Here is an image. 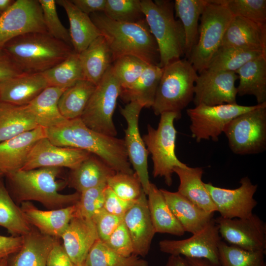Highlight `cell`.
Returning a JSON list of instances; mask_svg holds the SVG:
<instances>
[{
    "label": "cell",
    "mask_w": 266,
    "mask_h": 266,
    "mask_svg": "<svg viewBox=\"0 0 266 266\" xmlns=\"http://www.w3.org/2000/svg\"><path fill=\"white\" fill-rule=\"evenodd\" d=\"M163 68L152 106L154 113L156 115L166 112L181 114L193 101L198 73L185 58L173 61Z\"/></svg>",
    "instance_id": "cell-6"
},
{
    "label": "cell",
    "mask_w": 266,
    "mask_h": 266,
    "mask_svg": "<svg viewBox=\"0 0 266 266\" xmlns=\"http://www.w3.org/2000/svg\"><path fill=\"white\" fill-rule=\"evenodd\" d=\"M41 7L44 24L47 32L54 38L72 46L69 30L61 23L55 0H38Z\"/></svg>",
    "instance_id": "cell-48"
},
{
    "label": "cell",
    "mask_w": 266,
    "mask_h": 266,
    "mask_svg": "<svg viewBox=\"0 0 266 266\" xmlns=\"http://www.w3.org/2000/svg\"><path fill=\"white\" fill-rule=\"evenodd\" d=\"M66 89L48 86L26 105L38 126L51 128L67 120L62 116L58 107L59 100Z\"/></svg>",
    "instance_id": "cell-31"
},
{
    "label": "cell",
    "mask_w": 266,
    "mask_h": 266,
    "mask_svg": "<svg viewBox=\"0 0 266 266\" xmlns=\"http://www.w3.org/2000/svg\"><path fill=\"white\" fill-rule=\"evenodd\" d=\"M38 127L26 105L18 106L0 102V143Z\"/></svg>",
    "instance_id": "cell-36"
},
{
    "label": "cell",
    "mask_w": 266,
    "mask_h": 266,
    "mask_svg": "<svg viewBox=\"0 0 266 266\" xmlns=\"http://www.w3.org/2000/svg\"><path fill=\"white\" fill-rule=\"evenodd\" d=\"M235 72L239 79L237 95H253L258 104L266 102V54L250 60Z\"/></svg>",
    "instance_id": "cell-28"
},
{
    "label": "cell",
    "mask_w": 266,
    "mask_h": 266,
    "mask_svg": "<svg viewBox=\"0 0 266 266\" xmlns=\"http://www.w3.org/2000/svg\"></svg>",
    "instance_id": "cell-62"
},
{
    "label": "cell",
    "mask_w": 266,
    "mask_h": 266,
    "mask_svg": "<svg viewBox=\"0 0 266 266\" xmlns=\"http://www.w3.org/2000/svg\"><path fill=\"white\" fill-rule=\"evenodd\" d=\"M223 133L230 149L235 154L264 152L266 148V102L233 119Z\"/></svg>",
    "instance_id": "cell-9"
},
{
    "label": "cell",
    "mask_w": 266,
    "mask_h": 266,
    "mask_svg": "<svg viewBox=\"0 0 266 266\" xmlns=\"http://www.w3.org/2000/svg\"><path fill=\"white\" fill-rule=\"evenodd\" d=\"M76 266H87V265L86 264V262H85V261L84 262L77 265Z\"/></svg>",
    "instance_id": "cell-60"
},
{
    "label": "cell",
    "mask_w": 266,
    "mask_h": 266,
    "mask_svg": "<svg viewBox=\"0 0 266 266\" xmlns=\"http://www.w3.org/2000/svg\"></svg>",
    "instance_id": "cell-63"
},
{
    "label": "cell",
    "mask_w": 266,
    "mask_h": 266,
    "mask_svg": "<svg viewBox=\"0 0 266 266\" xmlns=\"http://www.w3.org/2000/svg\"><path fill=\"white\" fill-rule=\"evenodd\" d=\"M187 266H221L205 259L184 258Z\"/></svg>",
    "instance_id": "cell-56"
},
{
    "label": "cell",
    "mask_w": 266,
    "mask_h": 266,
    "mask_svg": "<svg viewBox=\"0 0 266 266\" xmlns=\"http://www.w3.org/2000/svg\"><path fill=\"white\" fill-rule=\"evenodd\" d=\"M120 89L111 66L96 85L80 118L86 126L100 133L116 137L117 132L113 116Z\"/></svg>",
    "instance_id": "cell-10"
},
{
    "label": "cell",
    "mask_w": 266,
    "mask_h": 266,
    "mask_svg": "<svg viewBox=\"0 0 266 266\" xmlns=\"http://www.w3.org/2000/svg\"><path fill=\"white\" fill-rule=\"evenodd\" d=\"M48 86L41 73H23L0 82V102L26 105Z\"/></svg>",
    "instance_id": "cell-24"
},
{
    "label": "cell",
    "mask_w": 266,
    "mask_h": 266,
    "mask_svg": "<svg viewBox=\"0 0 266 266\" xmlns=\"http://www.w3.org/2000/svg\"><path fill=\"white\" fill-rule=\"evenodd\" d=\"M238 78L233 71L205 69L198 73L193 100L195 105L236 103L237 92L235 82Z\"/></svg>",
    "instance_id": "cell-16"
},
{
    "label": "cell",
    "mask_w": 266,
    "mask_h": 266,
    "mask_svg": "<svg viewBox=\"0 0 266 266\" xmlns=\"http://www.w3.org/2000/svg\"><path fill=\"white\" fill-rule=\"evenodd\" d=\"M147 204L156 233L182 236L185 231L168 206L160 189L150 183Z\"/></svg>",
    "instance_id": "cell-35"
},
{
    "label": "cell",
    "mask_w": 266,
    "mask_h": 266,
    "mask_svg": "<svg viewBox=\"0 0 266 266\" xmlns=\"http://www.w3.org/2000/svg\"><path fill=\"white\" fill-rule=\"evenodd\" d=\"M165 266H187L185 258L180 256L170 255Z\"/></svg>",
    "instance_id": "cell-57"
},
{
    "label": "cell",
    "mask_w": 266,
    "mask_h": 266,
    "mask_svg": "<svg viewBox=\"0 0 266 266\" xmlns=\"http://www.w3.org/2000/svg\"><path fill=\"white\" fill-rule=\"evenodd\" d=\"M61 238L67 254L76 265L84 262L99 236L92 219L75 216L70 221Z\"/></svg>",
    "instance_id": "cell-21"
},
{
    "label": "cell",
    "mask_w": 266,
    "mask_h": 266,
    "mask_svg": "<svg viewBox=\"0 0 266 266\" xmlns=\"http://www.w3.org/2000/svg\"><path fill=\"white\" fill-rule=\"evenodd\" d=\"M91 155L81 149L57 146L46 137L34 144L21 169L57 167H67L72 170L78 167Z\"/></svg>",
    "instance_id": "cell-18"
},
{
    "label": "cell",
    "mask_w": 266,
    "mask_h": 266,
    "mask_svg": "<svg viewBox=\"0 0 266 266\" xmlns=\"http://www.w3.org/2000/svg\"><path fill=\"white\" fill-rule=\"evenodd\" d=\"M46 137L45 128L38 126L0 143V171L4 175L21 169L28 156L39 140Z\"/></svg>",
    "instance_id": "cell-22"
},
{
    "label": "cell",
    "mask_w": 266,
    "mask_h": 266,
    "mask_svg": "<svg viewBox=\"0 0 266 266\" xmlns=\"http://www.w3.org/2000/svg\"><path fill=\"white\" fill-rule=\"evenodd\" d=\"M220 47H233L266 52V24L233 16Z\"/></svg>",
    "instance_id": "cell-23"
},
{
    "label": "cell",
    "mask_w": 266,
    "mask_h": 266,
    "mask_svg": "<svg viewBox=\"0 0 266 266\" xmlns=\"http://www.w3.org/2000/svg\"><path fill=\"white\" fill-rule=\"evenodd\" d=\"M262 54H266V52L247 48L220 47L206 69L235 72L245 63Z\"/></svg>",
    "instance_id": "cell-39"
},
{
    "label": "cell",
    "mask_w": 266,
    "mask_h": 266,
    "mask_svg": "<svg viewBox=\"0 0 266 266\" xmlns=\"http://www.w3.org/2000/svg\"><path fill=\"white\" fill-rule=\"evenodd\" d=\"M106 183L89 189L82 192L75 203L76 216L92 219L94 215L103 208L104 191Z\"/></svg>",
    "instance_id": "cell-47"
},
{
    "label": "cell",
    "mask_w": 266,
    "mask_h": 266,
    "mask_svg": "<svg viewBox=\"0 0 266 266\" xmlns=\"http://www.w3.org/2000/svg\"><path fill=\"white\" fill-rule=\"evenodd\" d=\"M78 54L85 79L97 85L113 62L105 38L98 37Z\"/></svg>",
    "instance_id": "cell-30"
},
{
    "label": "cell",
    "mask_w": 266,
    "mask_h": 266,
    "mask_svg": "<svg viewBox=\"0 0 266 266\" xmlns=\"http://www.w3.org/2000/svg\"><path fill=\"white\" fill-rule=\"evenodd\" d=\"M47 32L38 0H16L0 16V48L20 35Z\"/></svg>",
    "instance_id": "cell-12"
},
{
    "label": "cell",
    "mask_w": 266,
    "mask_h": 266,
    "mask_svg": "<svg viewBox=\"0 0 266 266\" xmlns=\"http://www.w3.org/2000/svg\"><path fill=\"white\" fill-rule=\"evenodd\" d=\"M221 238L230 245L248 251H266V224L252 214L244 218L215 219Z\"/></svg>",
    "instance_id": "cell-15"
},
{
    "label": "cell",
    "mask_w": 266,
    "mask_h": 266,
    "mask_svg": "<svg viewBox=\"0 0 266 266\" xmlns=\"http://www.w3.org/2000/svg\"><path fill=\"white\" fill-rule=\"evenodd\" d=\"M103 242L109 249L119 255L129 257L133 254L131 238L123 221L108 239Z\"/></svg>",
    "instance_id": "cell-49"
},
{
    "label": "cell",
    "mask_w": 266,
    "mask_h": 266,
    "mask_svg": "<svg viewBox=\"0 0 266 266\" xmlns=\"http://www.w3.org/2000/svg\"><path fill=\"white\" fill-rule=\"evenodd\" d=\"M218 252L221 266H266V251H248L221 241Z\"/></svg>",
    "instance_id": "cell-42"
},
{
    "label": "cell",
    "mask_w": 266,
    "mask_h": 266,
    "mask_svg": "<svg viewBox=\"0 0 266 266\" xmlns=\"http://www.w3.org/2000/svg\"><path fill=\"white\" fill-rule=\"evenodd\" d=\"M160 190L185 232L195 233L213 218L214 213L201 209L177 192H172L163 189Z\"/></svg>",
    "instance_id": "cell-26"
},
{
    "label": "cell",
    "mask_w": 266,
    "mask_h": 266,
    "mask_svg": "<svg viewBox=\"0 0 266 266\" xmlns=\"http://www.w3.org/2000/svg\"><path fill=\"white\" fill-rule=\"evenodd\" d=\"M148 65L136 57L127 55L114 61L111 68L121 88H126L140 77Z\"/></svg>",
    "instance_id": "cell-44"
},
{
    "label": "cell",
    "mask_w": 266,
    "mask_h": 266,
    "mask_svg": "<svg viewBox=\"0 0 266 266\" xmlns=\"http://www.w3.org/2000/svg\"><path fill=\"white\" fill-rule=\"evenodd\" d=\"M40 73L49 86L64 89L85 79L79 54L74 51L60 63Z\"/></svg>",
    "instance_id": "cell-40"
},
{
    "label": "cell",
    "mask_w": 266,
    "mask_h": 266,
    "mask_svg": "<svg viewBox=\"0 0 266 266\" xmlns=\"http://www.w3.org/2000/svg\"><path fill=\"white\" fill-rule=\"evenodd\" d=\"M106 184L117 196L125 200L134 201L144 192L135 172H115L107 179Z\"/></svg>",
    "instance_id": "cell-45"
},
{
    "label": "cell",
    "mask_w": 266,
    "mask_h": 266,
    "mask_svg": "<svg viewBox=\"0 0 266 266\" xmlns=\"http://www.w3.org/2000/svg\"><path fill=\"white\" fill-rule=\"evenodd\" d=\"M21 203V210L31 226L41 233L58 239L76 216L75 204L60 209L43 210L30 201Z\"/></svg>",
    "instance_id": "cell-20"
},
{
    "label": "cell",
    "mask_w": 266,
    "mask_h": 266,
    "mask_svg": "<svg viewBox=\"0 0 266 266\" xmlns=\"http://www.w3.org/2000/svg\"><path fill=\"white\" fill-rule=\"evenodd\" d=\"M61 173L60 167H44L19 169L4 175L17 201H38L50 210L74 204L80 198V194L77 192L70 194L59 192L67 184V181L58 180Z\"/></svg>",
    "instance_id": "cell-2"
},
{
    "label": "cell",
    "mask_w": 266,
    "mask_h": 266,
    "mask_svg": "<svg viewBox=\"0 0 266 266\" xmlns=\"http://www.w3.org/2000/svg\"><path fill=\"white\" fill-rule=\"evenodd\" d=\"M92 220L95 224L99 238L104 241L123 221V217L109 213L102 208L94 215Z\"/></svg>",
    "instance_id": "cell-50"
},
{
    "label": "cell",
    "mask_w": 266,
    "mask_h": 266,
    "mask_svg": "<svg viewBox=\"0 0 266 266\" xmlns=\"http://www.w3.org/2000/svg\"><path fill=\"white\" fill-rule=\"evenodd\" d=\"M23 236L21 248L8 257L7 266H46L48 255L58 239L33 228Z\"/></svg>",
    "instance_id": "cell-25"
},
{
    "label": "cell",
    "mask_w": 266,
    "mask_h": 266,
    "mask_svg": "<svg viewBox=\"0 0 266 266\" xmlns=\"http://www.w3.org/2000/svg\"><path fill=\"white\" fill-rule=\"evenodd\" d=\"M0 226L11 235L23 236L33 227L28 222L20 207L14 202L0 177Z\"/></svg>",
    "instance_id": "cell-38"
},
{
    "label": "cell",
    "mask_w": 266,
    "mask_h": 266,
    "mask_svg": "<svg viewBox=\"0 0 266 266\" xmlns=\"http://www.w3.org/2000/svg\"><path fill=\"white\" fill-rule=\"evenodd\" d=\"M179 179L177 192L205 211L214 213L216 207L202 180L203 173L201 167L173 168Z\"/></svg>",
    "instance_id": "cell-29"
},
{
    "label": "cell",
    "mask_w": 266,
    "mask_h": 266,
    "mask_svg": "<svg viewBox=\"0 0 266 266\" xmlns=\"http://www.w3.org/2000/svg\"><path fill=\"white\" fill-rule=\"evenodd\" d=\"M89 16L105 38L113 62L121 57L131 55L148 65L159 66L158 46L145 20L135 23H121L110 19L103 12Z\"/></svg>",
    "instance_id": "cell-3"
},
{
    "label": "cell",
    "mask_w": 266,
    "mask_h": 266,
    "mask_svg": "<svg viewBox=\"0 0 266 266\" xmlns=\"http://www.w3.org/2000/svg\"><path fill=\"white\" fill-rule=\"evenodd\" d=\"M133 244V255L146 256L156 232L151 218L147 195L143 192L123 216Z\"/></svg>",
    "instance_id": "cell-19"
},
{
    "label": "cell",
    "mask_w": 266,
    "mask_h": 266,
    "mask_svg": "<svg viewBox=\"0 0 266 266\" xmlns=\"http://www.w3.org/2000/svg\"><path fill=\"white\" fill-rule=\"evenodd\" d=\"M65 9L69 22V30L73 49L77 54L84 50L98 37L102 35L89 15L76 7L70 0H57Z\"/></svg>",
    "instance_id": "cell-27"
},
{
    "label": "cell",
    "mask_w": 266,
    "mask_h": 266,
    "mask_svg": "<svg viewBox=\"0 0 266 266\" xmlns=\"http://www.w3.org/2000/svg\"><path fill=\"white\" fill-rule=\"evenodd\" d=\"M240 185L234 189L220 188L211 183H205L216 211L224 218H244L253 214V210L257 205L254 198L258 185L252 183L247 177H242Z\"/></svg>",
    "instance_id": "cell-14"
},
{
    "label": "cell",
    "mask_w": 266,
    "mask_h": 266,
    "mask_svg": "<svg viewBox=\"0 0 266 266\" xmlns=\"http://www.w3.org/2000/svg\"><path fill=\"white\" fill-rule=\"evenodd\" d=\"M116 172L98 157L92 154L75 169L70 170L67 184L76 192H81L106 183Z\"/></svg>",
    "instance_id": "cell-32"
},
{
    "label": "cell",
    "mask_w": 266,
    "mask_h": 266,
    "mask_svg": "<svg viewBox=\"0 0 266 266\" xmlns=\"http://www.w3.org/2000/svg\"><path fill=\"white\" fill-rule=\"evenodd\" d=\"M46 266H76L66 252L63 244L57 239L48 255Z\"/></svg>",
    "instance_id": "cell-53"
},
{
    "label": "cell",
    "mask_w": 266,
    "mask_h": 266,
    "mask_svg": "<svg viewBox=\"0 0 266 266\" xmlns=\"http://www.w3.org/2000/svg\"><path fill=\"white\" fill-rule=\"evenodd\" d=\"M85 262L87 266H149L138 256L125 257L115 252L98 239L90 249Z\"/></svg>",
    "instance_id": "cell-41"
},
{
    "label": "cell",
    "mask_w": 266,
    "mask_h": 266,
    "mask_svg": "<svg viewBox=\"0 0 266 266\" xmlns=\"http://www.w3.org/2000/svg\"><path fill=\"white\" fill-rule=\"evenodd\" d=\"M257 106L242 105L237 103L213 106L200 104L188 109L187 114L191 121L192 136L198 142L209 139L217 141L231 120Z\"/></svg>",
    "instance_id": "cell-11"
},
{
    "label": "cell",
    "mask_w": 266,
    "mask_h": 266,
    "mask_svg": "<svg viewBox=\"0 0 266 266\" xmlns=\"http://www.w3.org/2000/svg\"><path fill=\"white\" fill-rule=\"evenodd\" d=\"M208 0H175V16L181 22L185 34V59L189 60L199 37V22Z\"/></svg>",
    "instance_id": "cell-33"
},
{
    "label": "cell",
    "mask_w": 266,
    "mask_h": 266,
    "mask_svg": "<svg viewBox=\"0 0 266 266\" xmlns=\"http://www.w3.org/2000/svg\"><path fill=\"white\" fill-rule=\"evenodd\" d=\"M24 73H40L60 63L74 52L73 48L48 32L17 36L2 48Z\"/></svg>",
    "instance_id": "cell-4"
},
{
    "label": "cell",
    "mask_w": 266,
    "mask_h": 266,
    "mask_svg": "<svg viewBox=\"0 0 266 266\" xmlns=\"http://www.w3.org/2000/svg\"><path fill=\"white\" fill-rule=\"evenodd\" d=\"M3 175H4V174L1 171H0V177H2Z\"/></svg>",
    "instance_id": "cell-61"
},
{
    "label": "cell",
    "mask_w": 266,
    "mask_h": 266,
    "mask_svg": "<svg viewBox=\"0 0 266 266\" xmlns=\"http://www.w3.org/2000/svg\"><path fill=\"white\" fill-rule=\"evenodd\" d=\"M53 144L86 151L100 158L116 172L133 174L123 139L100 133L86 126L80 118L45 129Z\"/></svg>",
    "instance_id": "cell-1"
},
{
    "label": "cell",
    "mask_w": 266,
    "mask_h": 266,
    "mask_svg": "<svg viewBox=\"0 0 266 266\" xmlns=\"http://www.w3.org/2000/svg\"><path fill=\"white\" fill-rule=\"evenodd\" d=\"M135 200L128 201L121 199L107 186L104 191L103 208L109 213L123 217Z\"/></svg>",
    "instance_id": "cell-51"
},
{
    "label": "cell",
    "mask_w": 266,
    "mask_h": 266,
    "mask_svg": "<svg viewBox=\"0 0 266 266\" xmlns=\"http://www.w3.org/2000/svg\"><path fill=\"white\" fill-rule=\"evenodd\" d=\"M96 87V85L84 79L66 89L58 102L62 116L67 120L80 118Z\"/></svg>",
    "instance_id": "cell-37"
},
{
    "label": "cell",
    "mask_w": 266,
    "mask_h": 266,
    "mask_svg": "<svg viewBox=\"0 0 266 266\" xmlns=\"http://www.w3.org/2000/svg\"><path fill=\"white\" fill-rule=\"evenodd\" d=\"M24 73L3 48H0V82Z\"/></svg>",
    "instance_id": "cell-52"
},
{
    "label": "cell",
    "mask_w": 266,
    "mask_h": 266,
    "mask_svg": "<svg viewBox=\"0 0 266 266\" xmlns=\"http://www.w3.org/2000/svg\"><path fill=\"white\" fill-rule=\"evenodd\" d=\"M143 106L137 101H132L120 109L121 114L127 123L124 141L128 159L133 166L143 190L147 195L150 184L148 170L149 154L138 128V119Z\"/></svg>",
    "instance_id": "cell-17"
},
{
    "label": "cell",
    "mask_w": 266,
    "mask_h": 266,
    "mask_svg": "<svg viewBox=\"0 0 266 266\" xmlns=\"http://www.w3.org/2000/svg\"><path fill=\"white\" fill-rule=\"evenodd\" d=\"M104 14L114 21L135 23L145 20L140 0H106Z\"/></svg>",
    "instance_id": "cell-43"
},
{
    "label": "cell",
    "mask_w": 266,
    "mask_h": 266,
    "mask_svg": "<svg viewBox=\"0 0 266 266\" xmlns=\"http://www.w3.org/2000/svg\"><path fill=\"white\" fill-rule=\"evenodd\" d=\"M158 128L147 126V133L142 139L153 163L152 174L154 177H161L170 186L172 183V175L175 167L186 168L188 166L177 158L175 153L177 131L175 120L181 114L173 112L162 113Z\"/></svg>",
    "instance_id": "cell-7"
},
{
    "label": "cell",
    "mask_w": 266,
    "mask_h": 266,
    "mask_svg": "<svg viewBox=\"0 0 266 266\" xmlns=\"http://www.w3.org/2000/svg\"><path fill=\"white\" fill-rule=\"evenodd\" d=\"M142 11L158 46L159 66L181 59L185 52V34L181 22L174 16V2L141 0Z\"/></svg>",
    "instance_id": "cell-5"
},
{
    "label": "cell",
    "mask_w": 266,
    "mask_h": 266,
    "mask_svg": "<svg viewBox=\"0 0 266 266\" xmlns=\"http://www.w3.org/2000/svg\"><path fill=\"white\" fill-rule=\"evenodd\" d=\"M163 70L159 66L149 65L132 85L120 89L119 97L127 103L137 101L143 107H152Z\"/></svg>",
    "instance_id": "cell-34"
},
{
    "label": "cell",
    "mask_w": 266,
    "mask_h": 266,
    "mask_svg": "<svg viewBox=\"0 0 266 266\" xmlns=\"http://www.w3.org/2000/svg\"><path fill=\"white\" fill-rule=\"evenodd\" d=\"M221 238L215 219L212 218L191 237L182 240L164 239L159 245L162 252L170 255L205 259L219 264L218 247Z\"/></svg>",
    "instance_id": "cell-13"
},
{
    "label": "cell",
    "mask_w": 266,
    "mask_h": 266,
    "mask_svg": "<svg viewBox=\"0 0 266 266\" xmlns=\"http://www.w3.org/2000/svg\"><path fill=\"white\" fill-rule=\"evenodd\" d=\"M8 257L0 259V266H7Z\"/></svg>",
    "instance_id": "cell-59"
},
{
    "label": "cell",
    "mask_w": 266,
    "mask_h": 266,
    "mask_svg": "<svg viewBox=\"0 0 266 266\" xmlns=\"http://www.w3.org/2000/svg\"><path fill=\"white\" fill-rule=\"evenodd\" d=\"M72 3L83 13L91 14L103 12L106 0H70Z\"/></svg>",
    "instance_id": "cell-55"
},
{
    "label": "cell",
    "mask_w": 266,
    "mask_h": 266,
    "mask_svg": "<svg viewBox=\"0 0 266 266\" xmlns=\"http://www.w3.org/2000/svg\"><path fill=\"white\" fill-rule=\"evenodd\" d=\"M15 0H0V15L7 10L14 3Z\"/></svg>",
    "instance_id": "cell-58"
},
{
    "label": "cell",
    "mask_w": 266,
    "mask_h": 266,
    "mask_svg": "<svg viewBox=\"0 0 266 266\" xmlns=\"http://www.w3.org/2000/svg\"><path fill=\"white\" fill-rule=\"evenodd\" d=\"M226 6L233 16H239L266 24V0H218Z\"/></svg>",
    "instance_id": "cell-46"
},
{
    "label": "cell",
    "mask_w": 266,
    "mask_h": 266,
    "mask_svg": "<svg viewBox=\"0 0 266 266\" xmlns=\"http://www.w3.org/2000/svg\"><path fill=\"white\" fill-rule=\"evenodd\" d=\"M233 17L228 8L218 0H208L200 19L198 41L189 60L198 73L206 69L220 47Z\"/></svg>",
    "instance_id": "cell-8"
},
{
    "label": "cell",
    "mask_w": 266,
    "mask_h": 266,
    "mask_svg": "<svg viewBox=\"0 0 266 266\" xmlns=\"http://www.w3.org/2000/svg\"><path fill=\"white\" fill-rule=\"evenodd\" d=\"M23 242V236L0 235V259L17 252L22 247Z\"/></svg>",
    "instance_id": "cell-54"
}]
</instances>
